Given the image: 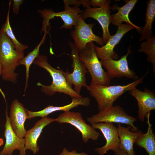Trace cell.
<instances>
[{"mask_svg":"<svg viewBox=\"0 0 155 155\" xmlns=\"http://www.w3.org/2000/svg\"><path fill=\"white\" fill-rule=\"evenodd\" d=\"M24 57V52L17 49L9 38L0 29V63L2 67L3 80L13 83L18 74L15 72Z\"/></svg>","mask_w":155,"mask_h":155,"instance_id":"cell-1","label":"cell"},{"mask_svg":"<svg viewBox=\"0 0 155 155\" xmlns=\"http://www.w3.org/2000/svg\"><path fill=\"white\" fill-rule=\"evenodd\" d=\"M33 63L44 69L49 72L52 79V83L50 85H45L40 82L37 83V85L41 87L42 92L49 96H53L56 92H58L67 95L72 98L83 97L67 83L63 75V70L57 69L51 66L49 63L46 56L40 55L34 61Z\"/></svg>","mask_w":155,"mask_h":155,"instance_id":"cell-2","label":"cell"},{"mask_svg":"<svg viewBox=\"0 0 155 155\" xmlns=\"http://www.w3.org/2000/svg\"><path fill=\"white\" fill-rule=\"evenodd\" d=\"M146 75L126 85L109 86L90 84L86 88L91 96L94 98L98 111L100 112L113 106L114 102L119 97L142 83Z\"/></svg>","mask_w":155,"mask_h":155,"instance_id":"cell-3","label":"cell"},{"mask_svg":"<svg viewBox=\"0 0 155 155\" xmlns=\"http://www.w3.org/2000/svg\"><path fill=\"white\" fill-rule=\"evenodd\" d=\"M91 42L88 43L84 48L79 51V57L83 63L91 77L90 84L109 86L111 84L107 73L103 69L95 48Z\"/></svg>","mask_w":155,"mask_h":155,"instance_id":"cell-4","label":"cell"},{"mask_svg":"<svg viewBox=\"0 0 155 155\" xmlns=\"http://www.w3.org/2000/svg\"><path fill=\"white\" fill-rule=\"evenodd\" d=\"M87 120L91 124L100 122L125 124L131 127V131H132L138 130L133 124L137 119L127 114L122 107L118 105L99 112L98 113L88 117Z\"/></svg>","mask_w":155,"mask_h":155,"instance_id":"cell-5","label":"cell"},{"mask_svg":"<svg viewBox=\"0 0 155 155\" xmlns=\"http://www.w3.org/2000/svg\"><path fill=\"white\" fill-rule=\"evenodd\" d=\"M69 44L71 49V56L72 59L71 66L73 71L70 73L68 70L66 72L63 71V74L68 84L71 86L73 85L74 90L80 94L82 88H86L88 86L85 75L88 71L79 59V51L78 48L71 42H69Z\"/></svg>","mask_w":155,"mask_h":155,"instance_id":"cell-6","label":"cell"},{"mask_svg":"<svg viewBox=\"0 0 155 155\" xmlns=\"http://www.w3.org/2000/svg\"><path fill=\"white\" fill-rule=\"evenodd\" d=\"M64 10L55 12L50 9L39 10L38 11L43 18L42 27L41 31L47 34V28L49 26L50 20L55 17H60L63 21L64 23L60 28L71 29L73 26L77 25L80 17L82 16L81 13L83 11L78 7L75 6H69L64 8Z\"/></svg>","mask_w":155,"mask_h":155,"instance_id":"cell-7","label":"cell"},{"mask_svg":"<svg viewBox=\"0 0 155 155\" xmlns=\"http://www.w3.org/2000/svg\"><path fill=\"white\" fill-rule=\"evenodd\" d=\"M56 119V121L60 124L68 123L75 127L81 133L82 140L84 143H87L90 139L97 140L100 136L99 132L86 123L80 112L70 111L64 112L59 115Z\"/></svg>","mask_w":155,"mask_h":155,"instance_id":"cell-8","label":"cell"},{"mask_svg":"<svg viewBox=\"0 0 155 155\" xmlns=\"http://www.w3.org/2000/svg\"><path fill=\"white\" fill-rule=\"evenodd\" d=\"M95 24H86L82 16L79 19L75 28L71 31V36L79 51L82 50L88 43L95 42L100 45H104L102 37L95 34L92 29Z\"/></svg>","mask_w":155,"mask_h":155,"instance_id":"cell-9","label":"cell"},{"mask_svg":"<svg viewBox=\"0 0 155 155\" xmlns=\"http://www.w3.org/2000/svg\"><path fill=\"white\" fill-rule=\"evenodd\" d=\"M131 52L130 48L127 54L116 60L108 58L101 60L102 66L106 70L108 77L111 80L114 78L122 77L135 80L138 77L135 72L129 69L127 60L128 55Z\"/></svg>","mask_w":155,"mask_h":155,"instance_id":"cell-10","label":"cell"},{"mask_svg":"<svg viewBox=\"0 0 155 155\" xmlns=\"http://www.w3.org/2000/svg\"><path fill=\"white\" fill-rule=\"evenodd\" d=\"M91 126L95 129L100 130L106 140L103 146L95 149L98 155H104L110 150L115 152L120 150V140L118 129L113 123L100 122L91 124Z\"/></svg>","mask_w":155,"mask_h":155,"instance_id":"cell-11","label":"cell"},{"mask_svg":"<svg viewBox=\"0 0 155 155\" xmlns=\"http://www.w3.org/2000/svg\"><path fill=\"white\" fill-rule=\"evenodd\" d=\"M111 1H107L103 6L100 7H88L86 8L82 17L84 20L88 18L96 20L100 25L103 31V39L104 44L108 41L111 36L109 30V25L111 23Z\"/></svg>","mask_w":155,"mask_h":155,"instance_id":"cell-12","label":"cell"},{"mask_svg":"<svg viewBox=\"0 0 155 155\" xmlns=\"http://www.w3.org/2000/svg\"><path fill=\"white\" fill-rule=\"evenodd\" d=\"M132 26L126 23L118 26L115 34L111 35L104 45L101 47L96 45L95 48L98 58L101 60L108 58L115 60L119 58V56L114 51L115 46L119 43L123 36L129 31L134 28Z\"/></svg>","mask_w":155,"mask_h":155,"instance_id":"cell-13","label":"cell"},{"mask_svg":"<svg viewBox=\"0 0 155 155\" xmlns=\"http://www.w3.org/2000/svg\"><path fill=\"white\" fill-rule=\"evenodd\" d=\"M6 104V121L4 132L5 143L2 150L0 152V155H12L13 151L16 150L19 151V155H26L25 139L19 138L12 129L8 115L7 103Z\"/></svg>","mask_w":155,"mask_h":155,"instance_id":"cell-14","label":"cell"},{"mask_svg":"<svg viewBox=\"0 0 155 155\" xmlns=\"http://www.w3.org/2000/svg\"><path fill=\"white\" fill-rule=\"evenodd\" d=\"M129 91L130 94L135 98L137 101L138 119L142 122H143L148 113L155 110L154 91L146 88L142 91L136 88Z\"/></svg>","mask_w":155,"mask_h":155,"instance_id":"cell-15","label":"cell"},{"mask_svg":"<svg viewBox=\"0 0 155 155\" xmlns=\"http://www.w3.org/2000/svg\"><path fill=\"white\" fill-rule=\"evenodd\" d=\"M28 117V112L23 105L15 99L11 105L9 119L12 129L20 138H24L26 133L24 123Z\"/></svg>","mask_w":155,"mask_h":155,"instance_id":"cell-16","label":"cell"},{"mask_svg":"<svg viewBox=\"0 0 155 155\" xmlns=\"http://www.w3.org/2000/svg\"><path fill=\"white\" fill-rule=\"evenodd\" d=\"M57 121V119L48 118L47 117L42 118L36 122L34 126L27 131L25 137V149L30 150L34 154L39 150V147L37 141L42 129L50 123Z\"/></svg>","mask_w":155,"mask_h":155,"instance_id":"cell-17","label":"cell"},{"mask_svg":"<svg viewBox=\"0 0 155 155\" xmlns=\"http://www.w3.org/2000/svg\"><path fill=\"white\" fill-rule=\"evenodd\" d=\"M90 104V100L88 97L81 98H72L71 102L69 104L61 106L49 105L43 109L38 111H32L26 109L28 114V119H31L36 117L43 118L47 117L50 114L58 111L64 112L70 111L72 108L81 105L88 106Z\"/></svg>","mask_w":155,"mask_h":155,"instance_id":"cell-18","label":"cell"},{"mask_svg":"<svg viewBox=\"0 0 155 155\" xmlns=\"http://www.w3.org/2000/svg\"><path fill=\"white\" fill-rule=\"evenodd\" d=\"M120 140V150L126 152L128 155H135L133 145L135 141L142 133V131L138 130L136 131L130 130L132 127L128 125L127 127L118 124L117 127Z\"/></svg>","mask_w":155,"mask_h":155,"instance_id":"cell-19","label":"cell"},{"mask_svg":"<svg viewBox=\"0 0 155 155\" xmlns=\"http://www.w3.org/2000/svg\"><path fill=\"white\" fill-rule=\"evenodd\" d=\"M126 4L121 7L115 5L111 7V9L114 10L117 9L118 12L111 15V23L115 26H118L125 22L134 27L137 30L140 32L141 28L133 24L130 21L129 15L137 2V0H127Z\"/></svg>","mask_w":155,"mask_h":155,"instance_id":"cell-20","label":"cell"},{"mask_svg":"<svg viewBox=\"0 0 155 155\" xmlns=\"http://www.w3.org/2000/svg\"><path fill=\"white\" fill-rule=\"evenodd\" d=\"M150 112L146 117L148 127L147 132L142 133L136 140L135 144L141 148H144L149 155H155V135L153 132L152 125L150 122Z\"/></svg>","mask_w":155,"mask_h":155,"instance_id":"cell-21","label":"cell"},{"mask_svg":"<svg viewBox=\"0 0 155 155\" xmlns=\"http://www.w3.org/2000/svg\"><path fill=\"white\" fill-rule=\"evenodd\" d=\"M145 16V24L141 28L140 41L146 40L148 37L152 36V24L155 18V0H150L147 2Z\"/></svg>","mask_w":155,"mask_h":155,"instance_id":"cell-22","label":"cell"},{"mask_svg":"<svg viewBox=\"0 0 155 155\" xmlns=\"http://www.w3.org/2000/svg\"><path fill=\"white\" fill-rule=\"evenodd\" d=\"M46 34H44L40 42L32 51L29 53L26 56L24 57L20 62L19 65H24L26 68V80L24 94L28 87L30 67L34 61L40 55L39 49L41 45L45 41Z\"/></svg>","mask_w":155,"mask_h":155,"instance_id":"cell-23","label":"cell"},{"mask_svg":"<svg viewBox=\"0 0 155 155\" xmlns=\"http://www.w3.org/2000/svg\"><path fill=\"white\" fill-rule=\"evenodd\" d=\"M146 40L140 44V48L138 50L140 53H144L147 56V60L153 66V70L155 73V37H148Z\"/></svg>","mask_w":155,"mask_h":155,"instance_id":"cell-24","label":"cell"},{"mask_svg":"<svg viewBox=\"0 0 155 155\" xmlns=\"http://www.w3.org/2000/svg\"><path fill=\"white\" fill-rule=\"evenodd\" d=\"M11 2V1H9V9L6 20L5 23L1 26L0 29L9 38L17 49L24 52L25 50L28 48V46L26 45L21 43L16 39L10 23L9 14Z\"/></svg>","mask_w":155,"mask_h":155,"instance_id":"cell-25","label":"cell"},{"mask_svg":"<svg viewBox=\"0 0 155 155\" xmlns=\"http://www.w3.org/2000/svg\"><path fill=\"white\" fill-rule=\"evenodd\" d=\"M63 1L64 8L72 5L78 7L82 5L86 8L90 7L89 0H64Z\"/></svg>","mask_w":155,"mask_h":155,"instance_id":"cell-26","label":"cell"},{"mask_svg":"<svg viewBox=\"0 0 155 155\" xmlns=\"http://www.w3.org/2000/svg\"><path fill=\"white\" fill-rule=\"evenodd\" d=\"M58 155H90L84 152L78 153L77 151L73 150L71 151H69L66 148H64L61 153Z\"/></svg>","mask_w":155,"mask_h":155,"instance_id":"cell-27","label":"cell"},{"mask_svg":"<svg viewBox=\"0 0 155 155\" xmlns=\"http://www.w3.org/2000/svg\"><path fill=\"white\" fill-rule=\"evenodd\" d=\"M12 5L13 11L14 14L17 15L19 13V10L21 5L23 2L22 0H13Z\"/></svg>","mask_w":155,"mask_h":155,"instance_id":"cell-28","label":"cell"},{"mask_svg":"<svg viewBox=\"0 0 155 155\" xmlns=\"http://www.w3.org/2000/svg\"><path fill=\"white\" fill-rule=\"evenodd\" d=\"M107 1L106 0H90V4L94 7H100L104 5Z\"/></svg>","mask_w":155,"mask_h":155,"instance_id":"cell-29","label":"cell"},{"mask_svg":"<svg viewBox=\"0 0 155 155\" xmlns=\"http://www.w3.org/2000/svg\"><path fill=\"white\" fill-rule=\"evenodd\" d=\"M115 152V155H128L126 152L120 150Z\"/></svg>","mask_w":155,"mask_h":155,"instance_id":"cell-30","label":"cell"},{"mask_svg":"<svg viewBox=\"0 0 155 155\" xmlns=\"http://www.w3.org/2000/svg\"><path fill=\"white\" fill-rule=\"evenodd\" d=\"M3 140L2 138H0V147L3 144Z\"/></svg>","mask_w":155,"mask_h":155,"instance_id":"cell-31","label":"cell"},{"mask_svg":"<svg viewBox=\"0 0 155 155\" xmlns=\"http://www.w3.org/2000/svg\"><path fill=\"white\" fill-rule=\"evenodd\" d=\"M2 67L1 64L0 63V76L2 75Z\"/></svg>","mask_w":155,"mask_h":155,"instance_id":"cell-32","label":"cell"}]
</instances>
